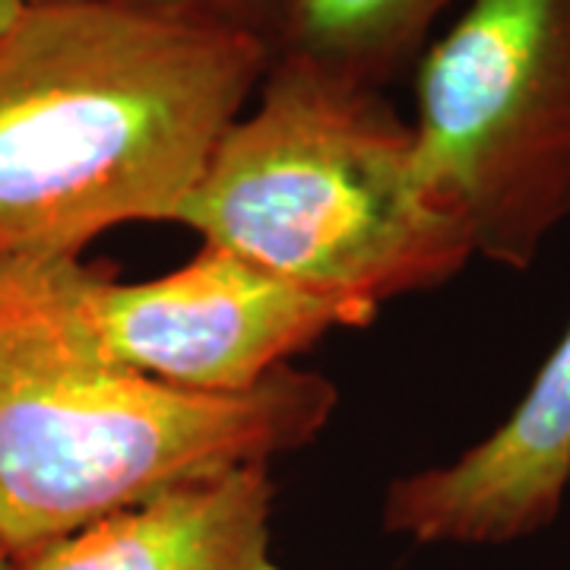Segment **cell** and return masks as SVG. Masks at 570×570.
Instances as JSON below:
<instances>
[{
	"label": "cell",
	"mask_w": 570,
	"mask_h": 570,
	"mask_svg": "<svg viewBox=\"0 0 570 570\" xmlns=\"http://www.w3.org/2000/svg\"><path fill=\"white\" fill-rule=\"evenodd\" d=\"M269 48L108 0H36L0 32V264L175 223Z\"/></svg>",
	"instance_id": "cell-1"
},
{
	"label": "cell",
	"mask_w": 570,
	"mask_h": 570,
	"mask_svg": "<svg viewBox=\"0 0 570 570\" xmlns=\"http://www.w3.org/2000/svg\"><path fill=\"white\" fill-rule=\"evenodd\" d=\"M80 257L0 264V546L10 558L190 482L311 444L340 403L317 371L206 396L108 358Z\"/></svg>",
	"instance_id": "cell-2"
},
{
	"label": "cell",
	"mask_w": 570,
	"mask_h": 570,
	"mask_svg": "<svg viewBox=\"0 0 570 570\" xmlns=\"http://www.w3.org/2000/svg\"><path fill=\"white\" fill-rule=\"evenodd\" d=\"M175 223L330 298L377 307L475 257L387 92L269 61Z\"/></svg>",
	"instance_id": "cell-3"
},
{
	"label": "cell",
	"mask_w": 570,
	"mask_h": 570,
	"mask_svg": "<svg viewBox=\"0 0 570 570\" xmlns=\"http://www.w3.org/2000/svg\"><path fill=\"white\" fill-rule=\"evenodd\" d=\"M412 73L428 181L475 257L527 269L570 216V0H469Z\"/></svg>",
	"instance_id": "cell-4"
},
{
	"label": "cell",
	"mask_w": 570,
	"mask_h": 570,
	"mask_svg": "<svg viewBox=\"0 0 570 570\" xmlns=\"http://www.w3.org/2000/svg\"><path fill=\"white\" fill-rule=\"evenodd\" d=\"M77 302L108 358L206 396L261 387L330 330L374 317L216 245L142 283H115L80 266Z\"/></svg>",
	"instance_id": "cell-5"
},
{
	"label": "cell",
	"mask_w": 570,
	"mask_h": 570,
	"mask_svg": "<svg viewBox=\"0 0 570 570\" xmlns=\"http://www.w3.org/2000/svg\"><path fill=\"white\" fill-rule=\"evenodd\" d=\"M568 489L570 326L485 441L390 485L384 527L422 546H508L554 523Z\"/></svg>",
	"instance_id": "cell-6"
},
{
	"label": "cell",
	"mask_w": 570,
	"mask_h": 570,
	"mask_svg": "<svg viewBox=\"0 0 570 570\" xmlns=\"http://www.w3.org/2000/svg\"><path fill=\"white\" fill-rule=\"evenodd\" d=\"M269 466L163 491L13 558V570H279Z\"/></svg>",
	"instance_id": "cell-7"
},
{
	"label": "cell",
	"mask_w": 570,
	"mask_h": 570,
	"mask_svg": "<svg viewBox=\"0 0 570 570\" xmlns=\"http://www.w3.org/2000/svg\"><path fill=\"white\" fill-rule=\"evenodd\" d=\"M456 0H288L273 61L355 89L387 92L415 70Z\"/></svg>",
	"instance_id": "cell-8"
},
{
	"label": "cell",
	"mask_w": 570,
	"mask_h": 570,
	"mask_svg": "<svg viewBox=\"0 0 570 570\" xmlns=\"http://www.w3.org/2000/svg\"><path fill=\"white\" fill-rule=\"evenodd\" d=\"M108 3H121V7L165 17V20L194 22L206 29L247 36L266 45L269 55L276 51L285 10H288V0H108Z\"/></svg>",
	"instance_id": "cell-9"
},
{
	"label": "cell",
	"mask_w": 570,
	"mask_h": 570,
	"mask_svg": "<svg viewBox=\"0 0 570 570\" xmlns=\"http://www.w3.org/2000/svg\"><path fill=\"white\" fill-rule=\"evenodd\" d=\"M32 3H36V0H0V32L17 20L26 7H32Z\"/></svg>",
	"instance_id": "cell-10"
},
{
	"label": "cell",
	"mask_w": 570,
	"mask_h": 570,
	"mask_svg": "<svg viewBox=\"0 0 570 570\" xmlns=\"http://www.w3.org/2000/svg\"><path fill=\"white\" fill-rule=\"evenodd\" d=\"M0 570H13V558H10V551L0 546Z\"/></svg>",
	"instance_id": "cell-11"
}]
</instances>
